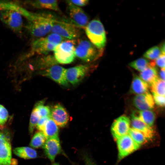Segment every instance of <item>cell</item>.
Instances as JSON below:
<instances>
[{
  "instance_id": "83f0119b",
  "label": "cell",
  "mask_w": 165,
  "mask_h": 165,
  "mask_svg": "<svg viewBox=\"0 0 165 165\" xmlns=\"http://www.w3.org/2000/svg\"><path fill=\"white\" fill-rule=\"evenodd\" d=\"M150 63L146 59L140 58L131 62L129 63V65L141 72L148 67L150 65Z\"/></svg>"
},
{
  "instance_id": "9a60e30c",
  "label": "cell",
  "mask_w": 165,
  "mask_h": 165,
  "mask_svg": "<svg viewBox=\"0 0 165 165\" xmlns=\"http://www.w3.org/2000/svg\"><path fill=\"white\" fill-rule=\"evenodd\" d=\"M50 117L57 126L61 127L65 126L68 122L69 116L65 108L58 104L51 110Z\"/></svg>"
},
{
  "instance_id": "f1b7e54d",
  "label": "cell",
  "mask_w": 165,
  "mask_h": 165,
  "mask_svg": "<svg viewBox=\"0 0 165 165\" xmlns=\"http://www.w3.org/2000/svg\"><path fill=\"white\" fill-rule=\"evenodd\" d=\"M40 118L38 111L34 107L31 114L29 126V131L31 135Z\"/></svg>"
},
{
  "instance_id": "7a4b0ae2",
  "label": "cell",
  "mask_w": 165,
  "mask_h": 165,
  "mask_svg": "<svg viewBox=\"0 0 165 165\" xmlns=\"http://www.w3.org/2000/svg\"><path fill=\"white\" fill-rule=\"evenodd\" d=\"M67 39L55 33H51L46 36L38 38L31 43L28 51L22 56L21 61L31 58L34 55H45L53 51L55 47Z\"/></svg>"
},
{
  "instance_id": "603a6c76",
  "label": "cell",
  "mask_w": 165,
  "mask_h": 165,
  "mask_svg": "<svg viewBox=\"0 0 165 165\" xmlns=\"http://www.w3.org/2000/svg\"><path fill=\"white\" fill-rule=\"evenodd\" d=\"M13 152L17 156L25 159H34L37 156L36 151L28 147H17L14 149Z\"/></svg>"
},
{
  "instance_id": "4316f807",
  "label": "cell",
  "mask_w": 165,
  "mask_h": 165,
  "mask_svg": "<svg viewBox=\"0 0 165 165\" xmlns=\"http://www.w3.org/2000/svg\"><path fill=\"white\" fill-rule=\"evenodd\" d=\"M128 134L136 143L140 146L147 140L142 133L133 128H130Z\"/></svg>"
},
{
  "instance_id": "44dd1931",
  "label": "cell",
  "mask_w": 165,
  "mask_h": 165,
  "mask_svg": "<svg viewBox=\"0 0 165 165\" xmlns=\"http://www.w3.org/2000/svg\"><path fill=\"white\" fill-rule=\"evenodd\" d=\"M26 2L37 8L49 9L57 11L60 10L57 0H35L27 1Z\"/></svg>"
},
{
  "instance_id": "e575fe53",
  "label": "cell",
  "mask_w": 165,
  "mask_h": 165,
  "mask_svg": "<svg viewBox=\"0 0 165 165\" xmlns=\"http://www.w3.org/2000/svg\"><path fill=\"white\" fill-rule=\"evenodd\" d=\"M154 63L161 69L165 68V54L162 53L156 59Z\"/></svg>"
},
{
  "instance_id": "f546056e",
  "label": "cell",
  "mask_w": 165,
  "mask_h": 165,
  "mask_svg": "<svg viewBox=\"0 0 165 165\" xmlns=\"http://www.w3.org/2000/svg\"><path fill=\"white\" fill-rule=\"evenodd\" d=\"M44 102L43 101H39L36 103L34 107L38 111L41 117H50L51 110L49 106L44 105Z\"/></svg>"
},
{
  "instance_id": "4fadbf2b",
  "label": "cell",
  "mask_w": 165,
  "mask_h": 165,
  "mask_svg": "<svg viewBox=\"0 0 165 165\" xmlns=\"http://www.w3.org/2000/svg\"><path fill=\"white\" fill-rule=\"evenodd\" d=\"M89 71L87 65L81 64L66 69L67 81L73 85L79 83L86 75Z\"/></svg>"
},
{
  "instance_id": "5bb4252c",
  "label": "cell",
  "mask_w": 165,
  "mask_h": 165,
  "mask_svg": "<svg viewBox=\"0 0 165 165\" xmlns=\"http://www.w3.org/2000/svg\"><path fill=\"white\" fill-rule=\"evenodd\" d=\"M57 63L53 55L48 54L39 55L33 59L29 64V67L31 69L42 70Z\"/></svg>"
},
{
  "instance_id": "d4e9b609",
  "label": "cell",
  "mask_w": 165,
  "mask_h": 165,
  "mask_svg": "<svg viewBox=\"0 0 165 165\" xmlns=\"http://www.w3.org/2000/svg\"><path fill=\"white\" fill-rule=\"evenodd\" d=\"M43 133L41 131L36 133L32 138L30 144L31 146L34 148H38L43 146L46 140Z\"/></svg>"
},
{
  "instance_id": "6da1fadb",
  "label": "cell",
  "mask_w": 165,
  "mask_h": 165,
  "mask_svg": "<svg viewBox=\"0 0 165 165\" xmlns=\"http://www.w3.org/2000/svg\"><path fill=\"white\" fill-rule=\"evenodd\" d=\"M11 9L20 13L27 20L26 28L33 37H44L50 32L56 17L50 13H35L30 12L15 3L10 6Z\"/></svg>"
},
{
  "instance_id": "74e56055",
  "label": "cell",
  "mask_w": 165,
  "mask_h": 165,
  "mask_svg": "<svg viewBox=\"0 0 165 165\" xmlns=\"http://www.w3.org/2000/svg\"><path fill=\"white\" fill-rule=\"evenodd\" d=\"M160 78L162 80L165 81V68L161 69L159 73Z\"/></svg>"
},
{
  "instance_id": "cb8c5ba5",
  "label": "cell",
  "mask_w": 165,
  "mask_h": 165,
  "mask_svg": "<svg viewBox=\"0 0 165 165\" xmlns=\"http://www.w3.org/2000/svg\"><path fill=\"white\" fill-rule=\"evenodd\" d=\"M42 132L47 139L58 137L59 129L55 122L50 118L47 121Z\"/></svg>"
},
{
  "instance_id": "ba28073f",
  "label": "cell",
  "mask_w": 165,
  "mask_h": 165,
  "mask_svg": "<svg viewBox=\"0 0 165 165\" xmlns=\"http://www.w3.org/2000/svg\"><path fill=\"white\" fill-rule=\"evenodd\" d=\"M118 149V157L121 160L138 149L141 146L136 143L128 134L116 140Z\"/></svg>"
},
{
  "instance_id": "836d02e7",
  "label": "cell",
  "mask_w": 165,
  "mask_h": 165,
  "mask_svg": "<svg viewBox=\"0 0 165 165\" xmlns=\"http://www.w3.org/2000/svg\"><path fill=\"white\" fill-rule=\"evenodd\" d=\"M50 118L49 117H41L36 125L37 128L39 131L42 132L47 121Z\"/></svg>"
},
{
  "instance_id": "484cf974",
  "label": "cell",
  "mask_w": 165,
  "mask_h": 165,
  "mask_svg": "<svg viewBox=\"0 0 165 165\" xmlns=\"http://www.w3.org/2000/svg\"><path fill=\"white\" fill-rule=\"evenodd\" d=\"M149 86L152 93L165 96V81L158 77Z\"/></svg>"
},
{
  "instance_id": "8992f818",
  "label": "cell",
  "mask_w": 165,
  "mask_h": 165,
  "mask_svg": "<svg viewBox=\"0 0 165 165\" xmlns=\"http://www.w3.org/2000/svg\"><path fill=\"white\" fill-rule=\"evenodd\" d=\"M102 50L97 48L89 41L82 40L79 41L75 46V56L82 61L90 62L101 56Z\"/></svg>"
},
{
  "instance_id": "3957f363",
  "label": "cell",
  "mask_w": 165,
  "mask_h": 165,
  "mask_svg": "<svg viewBox=\"0 0 165 165\" xmlns=\"http://www.w3.org/2000/svg\"><path fill=\"white\" fill-rule=\"evenodd\" d=\"M85 30L89 41L97 48L102 50L105 45L106 38L101 22L98 20H92L89 22Z\"/></svg>"
},
{
  "instance_id": "e0dca14e",
  "label": "cell",
  "mask_w": 165,
  "mask_h": 165,
  "mask_svg": "<svg viewBox=\"0 0 165 165\" xmlns=\"http://www.w3.org/2000/svg\"><path fill=\"white\" fill-rule=\"evenodd\" d=\"M134 105L140 111L151 110L154 107L152 96L149 92L137 95L133 100Z\"/></svg>"
},
{
  "instance_id": "ffe728a7",
  "label": "cell",
  "mask_w": 165,
  "mask_h": 165,
  "mask_svg": "<svg viewBox=\"0 0 165 165\" xmlns=\"http://www.w3.org/2000/svg\"><path fill=\"white\" fill-rule=\"evenodd\" d=\"M148 85L136 75H134L131 83L130 90L131 93L137 95L148 92Z\"/></svg>"
},
{
  "instance_id": "277c9868",
  "label": "cell",
  "mask_w": 165,
  "mask_h": 165,
  "mask_svg": "<svg viewBox=\"0 0 165 165\" xmlns=\"http://www.w3.org/2000/svg\"><path fill=\"white\" fill-rule=\"evenodd\" d=\"M75 40H65L57 45L53 51L54 56L58 63H71L75 57Z\"/></svg>"
},
{
  "instance_id": "d6a6232c",
  "label": "cell",
  "mask_w": 165,
  "mask_h": 165,
  "mask_svg": "<svg viewBox=\"0 0 165 165\" xmlns=\"http://www.w3.org/2000/svg\"><path fill=\"white\" fill-rule=\"evenodd\" d=\"M154 103L157 105L164 107L165 105V96L152 93Z\"/></svg>"
},
{
  "instance_id": "d6986e66",
  "label": "cell",
  "mask_w": 165,
  "mask_h": 165,
  "mask_svg": "<svg viewBox=\"0 0 165 165\" xmlns=\"http://www.w3.org/2000/svg\"><path fill=\"white\" fill-rule=\"evenodd\" d=\"M155 65L154 62L150 63V65L139 74V77L149 86L158 77Z\"/></svg>"
},
{
  "instance_id": "5b68a950",
  "label": "cell",
  "mask_w": 165,
  "mask_h": 165,
  "mask_svg": "<svg viewBox=\"0 0 165 165\" xmlns=\"http://www.w3.org/2000/svg\"><path fill=\"white\" fill-rule=\"evenodd\" d=\"M80 28L72 23L57 19L53 23L50 32L67 40H75L80 36Z\"/></svg>"
},
{
  "instance_id": "1f68e13d",
  "label": "cell",
  "mask_w": 165,
  "mask_h": 165,
  "mask_svg": "<svg viewBox=\"0 0 165 165\" xmlns=\"http://www.w3.org/2000/svg\"><path fill=\"white\" fill-rule=\"evenodd\" d=\"M9 113L7 110L2 105L0 104V125H4L8 120Z\"/></svg>"
},
{
  "instance_id": "8d00e7d4",
  "label": "cell",
  "mask_w": 165,
  "mask_h": 165,
  "mask_svg": "<svg viewBox=\"0 0 165 165\" xmlns=\"http://www.w3.org/2000/svg\"><path fill=\"white\" fill-rule=\"evenodd\" d=\"M85 165H95L92 161L91 160L88 156L85 157Z\"/></svg>"
},
{
  "instance_id": "30bf717a",
  "label": "cell",
  "mask_w": 165,
  "mask_h": 165,
  "mask_svg": "<svg viewBox=\"0 0 165 165\" xmlns=\"http://www.w3.org/2000/svg\"><path fill=\"white\" fill-rule=\"evenodd\" d=\"M66 69L56 64L42 70L40 73L61 85L67 86L68 82L66 78Z\"/></svg>"
},
{
  "instance_id": "4dcf8cb0",
  "label": "cell",
  "mask_w": 165,
  "mask_h": 165,
  "mask_svg": "<svg viewBox=\"0 0 165 165\" xmlns=\"http://www.w3.org/2000/svg\"><path fill=\"white\" fill-rule=\"evenodd\" d=\"M162 54L161 49L158 46L152 47L146 51L144 57L151 60L156 59Z\"/></svg>"
},
{
  "instance_id": "ac0fdd59",
  "label": "cell",
  "mask_w": 165,
  "mask_h": 165,
  "mask_svg": "<svg viewBox=\"0 0 165 165\" xmlns=\"http://www.w3.org/2000/svg\"><path fill=\"white\" fill-rule=\"evenodd\" d=\"M132 128L142 133L147 140L152 138L154 132L151 127L148 125L132 113L131 116Z\"/></svg>"
},
{
  "instance_id": "f35d334b",
  "label": "cell",
  "mask_w": 165,
  "mask_h": 165,
  "mask_svg": "<svg viewBox=\"0 0 165 165\" xmlns=\"http://www.w3.org/2000/svg\"><path fill=\"white\" fill-rule=\"evenodd\" d=\"M52 165H59V163H53V164H52Z\"/></svg>"
},
{
  "instance_id": "2e32d148",
  "label": "cell",
  "mask_w": 165,
  "mask_h": 165,
  "mask_svg": "<svg viewBox=\"0 0 165 165\" xmlns=\"http://www.w3.org/2000/svg\"><path fill=\"white\" fill-rule=\"evenodd\" d=\"M43 148L47 157L51 161H54L56 156L61 152L58 137L47 139Z\"/></svg>"
},
{
  "instance_id": "9c48e42d",
  "label": "cell",
  "mask_w": 165,
  "mask_h": 165,
  "mask_svg": "<svg viewBox=\"0 0 165 165\" xmlns=\"http://www.w3.org/2000/svg\"><path fill=\"white\" fill-rule=\"evenodd\" d=\"M67 10L70 18L72 23L81 28L84 29L89 23V18L84 10L66 1Z\"/></svg>"
},
{
  "instance_id": "52a82bcc",
  "label": "cell",
  "mask_w": 165,
  "mask_h": 165,
  "mask_svg": "<svg viewBox=\"0 0 165 165\" xmlns=\"http://www.w3.org/2000/svg\"><path fill=\"white\" fill-rule=\"evenodd\" d=\"M22 16L18 11L11 9L0 10V20L15 33L20 35L23 24Z\"/></svg>"
},
{
  "instance_id": "8fae6325",
  "label": "cell",
  "mask_w": 165,
  "mask_h": 165,
  "mask_svg": "<svg viewBox=\"0 0 165 165\" xmlns=\"http://www.w3.org/2000/svg\"><path fill=\"white\" fill-rule=\"evenodd\" d=\"M130 121L127 116H122L115 119L111 127V132L116 140L119 138L128 134L130 128Z\"/></svg>"
},
{
  "instance_id": "7c38bea8",
  "label": "cell",
  "mask_w": 165,
  "mask_h": 165,
  "mask_svg": "<svg viewBox=\"0 0 165 165\" xmlns=\"http://www.w3.org/2000/svg\"><path fill=\"white\" fill-rule=\"evenodd\" d=\"M11 146L9 136L0 130V165H11Z\"/></svg>"
},
{
  "instance_id": "d590c367",
  "label": "cell",
  "mask_w": 165,
  "mask_h": 165,
  "mask_svg": "<svg viewBox=\"0 0 165 165\" xmlns=\"http://www.w3.org/2000/svg\"><path fill=\"white\" fill-rule=\"evenodd\" d=\"M72 4L77 6H83L87 5L89 2L88 0H68Z\"/></svg>"
},
{
  "instance_id": "7402d4cb",
  "label": "cell",
  "mask_w": 165,
  "mask_h": 165,
  "mask_svg": "<svg viewBox=\"0 0 165 165\" xmlns=\"http://www.w3.org/2000/svg\"><path fill=\"white\" fill-rule=\"evenodd\" d=\"M146 124L151 127L155 120V114L151 110L136 111L133 112Z\"/></svg>"
}]
</instances>
